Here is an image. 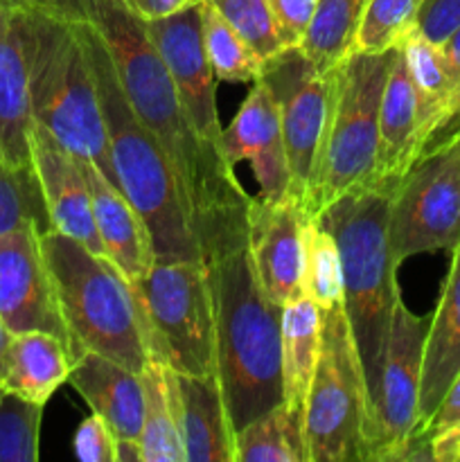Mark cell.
I'll use <instances>...</instances> for the list:
<instances>
[{
  "instance_id": "cell-1",
  "label": "cell",
  "mask_w": 460,
  "mask_h": 462,
  "mask_svg": "<svg viewBox=\"0 0 460 462\" xmlns=\"http://www.w3.org/2000/svg\"><path fill=\"white\" fill-rule=\"evenodd\" d=\"M61 14L86 18L106 43L135 117L170 161L203 260L248 244L253 197L225 153L197 131L143 18L122 0H63Z\"/></svg>"
},
{
  "instance_id": "cell-2",
  "label": "cell",
  "mask_w": 460,
  "mask_h": 462,
  "mask_svg": "<svg viewBox=\"0 0 460 462\" xmlns=\"http://www.w3.org/2000/svg\"><path fill=\"white\" fill-rule=\"evenodd\" d=\"M215 302L216 377L235 431L282 404V338L275 305L257 278L248 244L207 257Z\"/></svg>"
},
{
  "instance_id": "cell-3",
  "label": "cell",
  "mask_w": 460,
  "mask_h": 462,
  "mask_svg": "<svg viewBox=\"0 0 460 462\" xmlns=\"http://www.w3.org/2000/svg\"><path fill=\"white\" fill-rule=\"evenodd\" d=\"M30 75L34 122L79 162L90 161L113 185L106 122L79 18L43 9L12 12Z\"/></svg>"
},
{
  "instance_id": "cell-4",
  "label": "cell",
  "mask_w": 460,
  "mask_h": 462,
  "mask_svg": "<svg viewBox=\"0 0 460 462\" xmlns=\"http://www.w3.org/2000/svg\"><path fill=\"white\" fill-rule=\"evenodd\" d=\"M79 25L97 81L115 183L143 217L156 262L203 260L170 161L135 117L99 32L86 18Z\"/></svg>"
},
{
  "instance_id": "cell-5",
  "label": "cell",
  "mask_w": 460,
  "mask_h": 462,
  "mask_svg": "<svg viewBox=\"0 0 460 462\" xmlns=\"http://www.w3.org/2000/svg\"><path fill=\"white\" fill-rule=\"evenodd\" d=\"M391 194L359 189L329 203L316 219L334 235L343 264V310L363 365L370 404H377L392 310L400 293L388 239Z\"/></svg>"
},
{
  "instance_id": "cell-6",
  "label": "cell",
  "mask_w": 460,
  "mask_h": 462,
  "mask_svg": "<svg viewBox=\"0 0 460 462\" xmlns=\"http://www.w3.org/2000/svg\"><path fill=\"white\" fill-rule=\"evenodd\" d=\"M45 264L68 332V355L97 352L133 373L149 361L147 325L133 284L108 260L57 230L41 233Z\"/></svg>"
},
{
  "instance_id": "cell-7",
  "label": "cell",
  "mask_w": 460,
  "mask_h": 462,
  "mask_svg": "<svg viewBox=\"0 0 460 462\" xmlns=\"http://www.w3.org/2000/svg\"><path fill=\"white\" fill-rule=\"evenodd\" d=\"M397 48L386 52H352L338 66L327 129L302 208L311 219L345 194L373 189L379 108Z\"/></svg>"
},
{
  "instance_id": "cell-8",
  "label": "cell",
  "mask_w": 460,
  "mask_h": 462,
  "mask_svg": "<svg viewBox=\"0 0 460 462\" xmlns=\"http://www.w3.org/2000/svg\"><path fill=\"white\" fill-rule=\"evenodd\" d=\"M311 462H370L373 404L343 305L323 311V341L305 402Z\"/></svg>"
},
{
  "instance_id": "cell-9",
  "label": "cell",
  "mask_w": 460,
  "mask_h": 462,
  "mask_svg": "<svg viewBox=\"0 0 460 462\" xmlns=\"http://www.w3.org/2000/svg\"><path fill=\"white\" fill-rule=\"evenodd\" d=\"M149 356L183 374L216 373L215 302L203 260L153 262L135 280Z\"/></svg>"
},
{
  "instance_id": "cell-10",
  "label": "cell",
  "mask_w": 460,
  "mask_h": 462,
  "mask_svg": "<svg viewBox=\"0 0 460 462\" xmlns=\"http://www.w3.org/2000/svg\"><path fill=\"white\" fill-rule=\"evenodd\" d=\"M388 239L397 264L460 244V126L437 138L391 194Z\"/></svg>"
},
{
  "instance_id": "cell-11",
  "label": "cell",
  "mask_w": 460,
  "mask_h": 462,
  "mask_svg": "<svg viewBox=\"0 0 460 462\" xmlns=\"http://www.w3.org/2000/svg\"><path fill=\"white\" fill-rule=\"evenodd\" d=\"M336 72L338 68L320 72L300 52V48H284L282 52L262 63L260 79L273 95L284 147H287L289 171H291L289 197L300 208H305L320 144L327 129Z\"/></svg>"
},
{
  "instance_id": "cell-12",
  "label": "cell",
  "mask_w": 460,
  "mask_h": 462,
  "mask_svg": "<svg viewBox=\"0 0 460 462\" xmlns=\"http://www.w3.org/2000/svg\"><path fill=\"white\" fill-rule=\"evenodd\" d=\"M428 320L431 316L413 314L397 298L374 404L370 462H395L418 429Z\"/></svg>"
},
{
  "instance_id": "cell-13",
  "label": "cell",
  "mask_w": 460,
  "mask_h": 462,
  "mask_svg": "<svg viewBox=\"0 0 460 462\" xmlns=\"http://www.w3.org/2000/svg\"><path fill=\"white\" fill-rule=\"evenodd\" d=\"M158 54L198 134L224 152V126L216 111V77L203 45L201 0L167 16L144 21ZM225 153V152H224Z\"/></svg>"
},
{
  "instance_id": "cell-14",
  "label": "cell",
  "mask_w": 460,
  "mask_h": 462,
  "mask_svg": "<svg viewBox=\"0 0 460 462\" xmlns=\"http://www.w3.org/2000/svg\"><path fill=\"white\" fill-rule=\"evenodd\" d=\"M43 230L25 224L0 235V319L9 334L50 332L66 341L52 275L41 248Z\"/></svg>"
},
{
  "instance_id": "cell-15",
  "label": "cell",
  "mask_w": 460,
  "mask_h": 462,
  "mask_svg": "<svg viewBox=\"0 0 460 462\" xmlns=\"http://www.w3.org/2000/svg\"><path fill=\"white\" fill-rule=\"evenodd\" d=\"M307 221L309 217L291 199L264 201L253 197L248 206V251L262 287L280 307L305 291Z\"/></svg>"
},
{
  "instance_id": "cell-16",
  "label": "cell",
  "mask_w": 460,
  "mask_h": 462,
  "mask_svg": "<svg viewBox=\"0 0 460 462\" xmlns=\"http://www.w3.org/2000/svg\"><path fill=\"white\" fill-rule=\"evenodd\" d=\"M224 152L230 165L248 162L264 201H287L291 189L287 147L278 106L262 79L253 81L246 99L239 106L230 126L224 129Z\"/></svg>"
},
{
  "instance_id": "cell-17",
  "label": "cell",
  "mask_w": 460,
  "mask_h": 462,
  "mask_svg": "<svg viewBox=\"0 0 460 462\" xmlns=\"http://www.w3.org/2000/svg\"><path fill=\"white\" fill-rule=\"evenodd\" d=\"M30 147L32 170L39 180L50 230L68 235L93 253L104 255L97 228H95L93 199H90V189L77 158L39 122L32 126Z\"/></svg>"
},
{
  "instance_id": "cell-18",
  "label": "cell",
  "mask_w": 460,
  "mask_h": 462,
  "mask_svg": "<svg viewBox=\"0 0 460 462\" xmlns=\"http://www.w3.org/2000/svg\"><path fill=\"white\" fill-rule=\"evenodd\" d=\"M427 152L418 113V95L401 50H395L379 108V147L373 189L392 194Z\"/></svg>"
},
{
  "instance_id": "cell-19",
  "label": "cell",
  "mask_w": 460,
  "mask_h": 462,
  "mask_svg": "<svg viewBox=\"0 0 460 462\" xmlns=\"http://www.w3.org/2000/svg\"><path fill=\"white\" fill-rule=\"evenodd\" d=\"M70 359L68 382L88 402L93 413L111 427L117 442L140 445L144 422V388L140 373L90 350L75 352Z\"/></svg>"
},
{
  "instance_id": "cell-20",
  "label": "cell",
  "mask_w": 460,
  "mask_h": 462,
  "mask_svg": "<svg viewBox=\"0 0 460 462\" xmlns=\"http://www.w3.org/2000/svg\"><path fill=\"white\" fill-rule=\"evenodd\" d=\"M79 165L90 189V199H93L95 228H97L104 255L126 275L129 282H135L156 262L152 235L143 217L135 212V208L117 185H113L90 161L79 162Z\"/></svg>"
},
{
  "instance_id": "cell-21",
  "label": "cell",
  "mask_w": 460,
  "mask_h": 462,
  "mask_svg": "<svg viewBox=\"0 0 460 462\" xmlns=\"http://www.w3.org/2000/svg\"><path fill=\"white\" fill-rule=\"evenodd\" d=\"M176 388L185 462H235L237 431L230 422L216 373H176Z\"/></svg>"
},
{
  "instance_id": "cell-22",
  "label": "cell",
  "mask_w": 460,
  "mask_h": 462,
  "mask_svg": "<svg viewBox=\"0 0 460 462\" xmlns=\"http://www.w3.org/2000/svg\"><path fill=\"white\" fill-rule=\"evenodd\" d=\"M400 50L418 95L419 125L428 149L460 125V70L445 48L433 45L415 30L404 36Z\"/></svg>"
},
{
  "instance_id": "cell-23",
  "label": "cell",
  "mask_w": 460,
  "mask_h": 462,
  "mask_svg": "<svg viewBox=\"0 0 460 462\" xmlns=\"http://www.w3.org/2000/svg\"><path fill=\"white\" fill-rule=\"evenodd\" d=\"M451 253L454 257H451L449 273L442 282L440 300L428 320L427 341H424L419 422L415 433L424 431L446 388L460 373V244Z\"/></svg>"
},
{
  "instance_id": "cell-24",
  "label": "cell",
  "mask_w": 460,
  "mask_h": 462,
  "mask_svg": "<svg viewBox=\"0 0 460 462\" xmlns=\"http://www.w3.org/2000/svg\"><path fill=\"white\" fill-rule=\"evenodd\" d=\"M30 75L16 21L0 9V161L14 170H32Z\"/></svg>"
},
{
  "instance_id": "cell-25",
  "label": "cell",
  "mask_w": 460,
  "mask_h": 462,
  "mask_svg": "<svg viewBox=\"0 0 460 462\" xmlns=\"http://www.w3.org/2000/svg\"><path fill=\"white\" fill-rule=\"evenodd\" d=\"M72 359L66 341L50 332L9 334L3 356V391L21 395L36 404H48L63 382L70 377Z\"/></svg>"
},
{
  "instance_id": "cell-26",
  "label": "cell",
  "mask_w": 460,
  "mask_h": 462,
  "mask_svg": "<svg viewBox=\"0 0 460 462\" xmlns=\"http://www.w3.org/2000/svg\"><path fill=\"white\" fill-rule=\"evenodd\" d=\"M282 338V404L305 411L323 341V311L305 291L289 300L280 316Z\"/></svg>"
},
{
  "instance_id": "cell-27",
  "label": "cell",
  "mask_w": 460,
  "mask_h": 462,
  "mask_svg": "<svg viewBox=\"0 0 460 462\" xmlns=\"http://www.w3.org/2000/svg\"><path fill=\"white\" fill-rule=\"evenodd\" d=\"M144 388V422L140 438V462H185L179 420L176 370L149 356L140 373Z\"/></svg>"
},
{
  "instance_id": "cell-28",
  "label": "cell",
  "mask_w": 460,
  "mask_h": 462,
  "mask_svg": "<svg viewBox=\"0 0 460 462\" xmlns=\"http://www.w3.org/2000/svg\"><path fill=\"white\" fill-rule=\"evenodd\" d=\"M235 462H311L305 411L280 404L239 429Z\"/></svg>"
},
{
  "instance_id": "cell-29",
  "label": "cell",
  "mask_w": 460,
  "mask_h": 462,
  "mask_svg": "<svg viewBox=\"0 0 460 462\" xmlns=\"http://www.w3.org/2000/svg\"><path fill=\"white\" fill-rule=\"evenodd\" d=\"M365 5L368 0H316L309 30L298 48L320 72L338 68L356 50Z\"/></svg>"
},
{
  "instance_id": "cell-30",
  "label": "cell",
  "mask_w": 460,
  "mask_h": 462,
  "mask_svg": "<svg viewBox=\"0 0 460 462\" xmlns=\"http://www.w3.org/2000/svg\"><path fill=\"white\" fill-rule=\"evenodd\" d=\"M201 25L207 61H210L216 79L244 81V84H253L260 79L264 61L244 41V36L206 0H201Z\"/></svg>"
},
{
  "instance_id": "cell-31",
  "label": "cell",
  "mask_w": 460,
  "mask_h": 462,
  "mask_svg": "<svg viewBox=\"0 0 460 462\" xmlns=\"http://www.w3.org/2000/svg\"><path fill=\"white\" fill-rule=\"evenodd\" d=\"M305 293L327 311L343 305V264L338 244L318 219L307 221L305 235V275H302Z\"/></svg>"
},
{
  "instance_id": "cell-32",
  "label": "cell",
  "mask_w": 460,
  "mask_h": 462,
  "mask_svg": "<svg viewBox=\"0 0 460 462\" xmlns=\"http://www.w3.org/2000/svg\"><path fill=\"white\" fill-rule=\"evenodd\" d=\"M43 404L14 393L0 397V462L39 460V436Z\"/></svg>"
},
{
  "instance_id": "cell-33",
  "label": "cell",
  "mask_w": 460,
  "mask_h": 462,
  "mask_svg": "<svg viewBox=\"0 0 460 462\" xmlns=\"http://www.w3.org/2000/svg\"><path fill=\"white\" fill-rule=\"evenodd\" d=\"M422 0H368L354 52H386L415 30Z\"/></svg>"
},
{
  "instance_id": "cell-34",
  "label": "cell",
  "mask_w": 460,
  "mask_h": 462,
  "mask_svg": "<svg viewBox=\"0 0 460 462\" xmlns=\"http://www.w3.org/2000/svg\"><path fill=\"white\" fill-rule=\"evenodd\" d=\"M25 224L50 230L39 180L34 170H14L0 161V235Z\"/></svg>"
},
{
  "instance_id": "cell-35",
  "label": "cell",
  "mask_w": 460,
  "mask_h": 462,
  "mask_svg": "<svg viewBox=\"0 0 460 462\" xmlns=\"http://www.w3.org/2000/svg\"><path fill=\"white\" fill-rule=\"evenodd\" d=\"M206 3H210L244 36V41L255 50L262 61L284 50L269 0H206Z\"/></svg>"
},
{
  "instance_id": "cell-36",
  "label": "cell",
  "mask_w": 460,
  "mask_h": 462,
  "mask_svg": "<svg viewBox=\"0 0 460 462\" xmlns=\"http://www.w3.org/2000/svg\"><path fill=\"white\" fill-rule=\"evenodd\" d=\"M431 438L433 462H458L460 451V373L455 374L424 431Z\"/></svg>"
},
{
  "instance_id": "cell-37",
  "label": "cell",
  "mask_w": 460,
  "mask_h": 462,
  "mask_svg": "<svg viewBox=\"0 0 460 462\" xmlns=\"http://www.w3.org/2000/svg\"><path fill=\"white\" fill-rule=\"evenodd\" d=\"M460 27V0H422L415 32L433 45L445 48Z\"/></svg>"
},
{
  "instance_id": "cell-38",
  "label": "cell",
  "mask_w": 460,
  "mask_h": 462,
  "mask_svg": "<svg viewBox=\"0 0 460 462\" xmlns=\"http://www.w3.org/2000/svg\"><path fill=\"white\" fill-rule=\"evenodd\" d=\"M75 456L84 462H117V438L99 415H90L75 433Z\"/></svg>"
},
{
  "instance_id": "cell-39",
  "label": "cell",
  "mask_w": 460,
  "mask_h": 462,
  "mask_svg": "<svg viewBox=\"0 0 460 462\" xmlns=\"http://www.w3.org/2000/svg\"><path fill=\"white\" fill-rule=\"evenodd\" d=\"M269 3L284 48H298L305 32L309 30L316 0H269Z\"/></svg>"
},
{
  "instance_id": "cell-40",
  "label": "cell",
  "mask_w": 460,
  "mask_h": 462,
  "mask_svg": "<svg viewBox=\"0 0 460 462\" xmlns=\"http://www.w3.org/2000/svg\"><path fill=\"white\" fill-rule=\"evenodd\" d=\"M135 16H140L143 21H152V18L167 16V14H174L179 9L188 7V5L197 3V0H122Z\"/></svg>"
},
{
  "instance_id": "cell-41",
  "label": "cell",
  "mask_w": 460,
  "mask_h": 462,
  "mask_svg": "<svg viewBox=\"0 0 460 462\" xmlns=\"http://www.w3.org/2000/svg\"><path fill=\"white\" fill-rule=\"evenodd\" d=\"M63 0H0V9L9 12H27V9H43V12L61 14Z\"/></svg>"
},
{
  "instance_id": "cell-42",
  "label": "cell",
  "mask_w": 460,
  "mask_h": 462,
  "mask_svg": "<svg viewBox=\"0 0 460 462\" xmlns=\"http://www.w3.org/2000/svg\"><path fill=\"white\" fill-rule=\"evenodd\" d=\"M445 52H446V57L451 59V63H454V66L460 70V27H458V32H455V34L446 41Z\"/></svg>"
},
{
  "instance_id": "cell-43",
  "label": "cell",
  "mask_w": 460,
  "mask_h": 462,
  "mask_svg": "<svg viewBox=\"0 0 460 462\" xmlns=\"http://www.w3.org/2000/svg\"><path fill=\"white\" fill-rule=\"evenodd\" d=\"M7 338H9V329L5 328L3 319H0V382H3V356H5V346H7ZM3 388V383H0Z\"/></svg>"
},
{
  "instance_id": "cell-44",
  "label": "cell",
  "mask_w": 460,
  "mask_h": 462,
  "mask_svg": "<svg viewBox=\"0 0 460 462\" xmlns=\"http://www.w3.org/2000/svg\"><path fill=\"white\" fill-rule=\"evenodd\" d=\"M458 462H460V451H458Z\"/></svg>"
},
{
  "instance_id": "cell-45",
  "label": "cell",
  "mask_w": 460,
  "mask_h": 462,
  "mask_svg": "<svg viewBox=\"0 0 460 462\" xmlns=\"http://www.w3.org/2000/svg\"><path fill=\"white\" fill-rule=\"evenodd\" d=\"M458 126H460V125H458Z\"/></svg>"
}]
</instances>
